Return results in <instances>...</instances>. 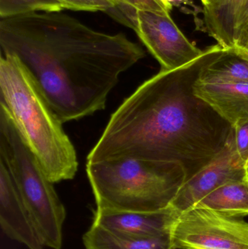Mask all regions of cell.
<instances>
[{"label": "cell", "mask_w": 248, "mask_h": 249, "mask_svg": "<svg viewBox=\"0 0 248 249\" xmlns=\"http://www.w3.org/2000/svg\"><path fill=\"white\" fill-rule=\"evenodd\" d=\"M170 207L154 212L97 209L93 224L124 236L151 238L170 234L178 216Z\"/></svg>", "instance_id": "9"}, {"label": "cell", "mask_w": 248, "mask_h": 249, "mask_svg": "<svg viewBox=\"0 0 248 249\" xmlns=\"http://www.w3.org/2000/svg\"><path fill=\"white\" fill-rule=\"evenodd\" d=\"M97 209L154 212L166 209L186 181L176 162L119 158L87 162Z\"/></svg>", "instance_id": "4"}, {"label": "cell", "mask_w": 248, "mask_h": 249, "mask_svg": "<svg viewBox=\"0 0 248 249\" xmlns=\"http://www.w3.org/2000/svg\"><path fill=\"white\" fill-rule=\"evenodd\" d=\"M131 29L161 65V70H178L195 61L204 51L187 39L170 14L134 10Z\"/></svg>", "instance_id": "7"}, {"label": "cell", "mask_w": 248, "mask_h": 249, "mask_svg": "<svg viewBox=\"0 0 248 249\" xmlns=\"http://www.w3.org/2000/svg\"><path fill=\"white\" fill-rule=\"evenodd\" d=\"M0 106V161L11 175L44 247L61 249L65 207L8 111Z\"/></svg>", "instance_id": "5"}, {"label": "cell", "mask_w": 248, "mask_h": 249, "mask_svg": "<svg viewBox=\"0 0 248 249\" xmlns=\"http://www.w3.org/2000/svg\"><path fill=\"white\" fill-rule=\"evenodd\" d=\"M194 89L198 97L231 126L248 120V84L198 81Z\"/></svg>", "instance_id": "11"}, {"label": "cell", "mask_w": 248, "mask_h": 249, "mask_svg": "<svg viewBox=\"0 0 248 249\" xmlns=\"http://www.w3.org/2000/svg\"><path fill=\"white\" fill-rule=\"evenodd\" d=\"M221 0H201L204 7H211V6L215 5L218 4Z\"/></svg>", "instance_id": "21"}, {"label": "cell", "mask_w": 248, "mask_h": 249, "mask_svg": "<svg viewBox=\"0 0 248 249\" xmlns=\"http://www.w3.org/2000/svg\"><path fill=\"white\" fill-rule=\"evenodd\" d=\"M117 5H126L142 11L170 14L172 4L165 0H112Z\"/></svg>", "instance_id": "18"}, {"label": "cell", "mask_w": 248, "mask_h": 249, "mask_svg": "<svg viewBox=\"0 0 248 249\" xmlns=\"http://www.w3.org/2000/svg\"><path fill=\"white\" fill-rule=\"evenodd\" d=\"M64 10L58 0H0V18L29 13H52Z\"/></svg>", "instance_id": "16"}, {"label": "cell", "mask_w": 248, "mask_h": 249, "mask_svg": "<svg viewBox=\"0 0 248 249\" xmlns=\"http://www.w3.org/2000/svg\"><path fill=\"white\" fill-rule=\"evenodd\" d=\"M204 50L178 70H160L111 117L87 162L132 158L180 164L186 180L225 147L232 126L195 93L202 69L224 51Z\"/></svg>", "instance_id": "2"}, {"label": "cell", "mask_w": 248, "mask_h": 249, "mask_svg": "<svg viewBox=\"0 0 248 249\" xmlns=\"http://www.w3.org/2000/svg\"><path fill=\"white\" fill-rule=\"evenodd\" d=\"M246 178L247 166L236 151L232 130L225 147L206 166L183 183L169 207L179 214L221 186Z\"/></svg>", "instance_id": "8"}, {"label": "cell", "mask_w": 248, "mask_h": 249, "mask_svg": "<svg viewBox=\"0 0 248 249\" xmlns=\"http://www.w3.org/2000/svg\"><path fill=\"white\" fill-rule=\"evenodd\" d=\"M0 46L20 60L63 124L104 109L120 74L145 57L125 34L94 30L62 11L0 18Z\"/></svg>", "instance_id": "1"}, {"label": "cell", "mask_w": 248, "mask_h": 249, "mask_svg": "<svg viewBox=\"0 0 248 249\" xmlns=\"http://www.w3.org/2000/svg\"><path fill=\"white\" fill-rule=\"evenodd\" d=\"M64 10L77 11L105 12L116 5L112 0H58Z\"/></svg>", "instance_id": "17"}, {"label": "cell", "mask_w": 248, "mask_h": 249, "mask_svg": "<svg viewBox=\"0 0 248 249\" xmlns=\"http://www.w3.org/2000/svg\"><path fill=\"white\" fill-rule=\"evenodd\" d=\"M247 170H248V165H247Z\"/></svg>", "instance_id": "23"}, {"label": "cell", "mask_w": 248, "mask_h": 249, "mask_svg": "<svg viewBox=\"0 0 248 249\" xmlns=\"http://www.w3.org/2000/svg\"><path fill=\"white\" fill-rule=\"evenodd\" d=\"M165 1H167V3L173 5V3L175 1H176V0H165Z\"/></svg>", "instance_id": "22"}, {"label": "cell", "mask_w": 248, "mask_h": 249, "mask_svg": "<svg viewBox=\"0 0 248 249\" xmlns=\"http://www.w3.org/2000/svg\"><path fill=\"white\" fill-rule=\"evenodd\" d=\"M236 151L247 166L248 162V120L232 126Z\"/></svg>", "instance_id": "19"}, {"label": "cell", "mask_w": 248, "mask_h": 249, "mask_svg": "<svg viewBox=\"0 0 248 249\" xmlns=\"http://www.w3.org/2000/svg\"><path fill=\"white\" fill-rule=\"evenodd\" d=\"M198 81L248 84V57L234 48L224 49L202 69Z\"/></svg>", "instance_id": "15"}, {"label": "cell", "mask_w": 248, "mask_h": 249, "mask_svg": "<svg viewBox=\"0 0 248 249\" xmlns=\"http://www.w3.org/2000/svg\"><path fill=\"white\" fill-rule=\"evenodd\" d=\"M85 249H173L170 234L157 238L124 236L93 225L83 235Z\"/></svg>", "instance_id": "13"}, {"label": "cell", "mask_w": 248, "mask_h": 249, "mask_svg": "<svg viewBox=\"0 0 248 249\" xmlns=\"http://www.w3.org/2000/svg\"><path fill=\"white\" fill-rule=\"evenodd\" d=\"M195 206L231 217L248 216V178L221 186Z\"/></svg>", "instance_id": "14"}, {"label": "cell", "mask_w": 248, "mask_h": 249, "mask_svg": "<svg viewBox=\"0 0 248 249\" xmlns=\"http://www.w3.org/2000/svg\"><path fill=\"white\" fill-rule=\"evenodd\" d=\"M205 29L221 48H234L242 26L248 20V0H221L204 7Z\"/></svg>", "instance_id": "12"}, {"label": "cell", "mask_w": 248, "mask_h": 249, "mask_svg": "<svg viewBox=\"0 0 248 249\" xmlns=\"http://www.w3.org/2000/svg\"><path fill=\"white\" fill-rule=\"evenodd\" d=\"M170 236L173 249H248V223L195 206L178 215Z\"/></svg>", "instance_id": "6"}, {"label": "cell", "mask_w": 248, "mask_h": 249, "mask_svg": "<svg viewBox=\"0 0 248 249\" xmlns=\"http://www.w3.org/2000/svg\"><path fill=\"white\" fill-rule=\"evenodd\" d=\"M0 105L7 109L22 138L51 182L71 180L78 168L75 148L20 60L0 58Z\"/></svg>", "instance_id": "3"}, {"label": "cell", "mask_w": 248, "mask_h": 249, "mask_svg": "<svg viewBox=\"0 0 248 249\" xmlns=\"http://www.w3.org/2000/svg\"><path fill=\"white\" fill-rule=\"evenodd\" d=\"M0 225L10 239L29 249H44L7 167L0 161Z\"/></svg>", "instance_id": "10"}, {"label": "cell", "mask_w": 248, "mask_h": 249, "mask_svg": "<svg viewBox=\"0 0 248 249\" xmlns=\"http://www.w3.org/2000/svg\"><path fill=\"white\" fill-rule=\"evenodd\" d=\"M234 49L248 57V20L239 31Z\"/></svg>", "instance_id": "20"}, {"label": "cell", "mask_w": 248, "mask_h": 249, "mask_svg": "<svg viewBox=\"0 0 248 249\" xmlns=\"http://www.w3.org/2000/svg\"></svg>", "instance_id": "24"}]
</instances>
